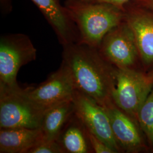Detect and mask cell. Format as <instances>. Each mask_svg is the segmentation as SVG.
I'll list each match as a JSON object with an SVG mask.
<instances>
[{
  "instance_id": "16",
  "label": "cell",
  "mask_w": 153,
  "mask_h": 153,
  "mask_svg": "<svg viewBox=\"0 0 153 153\" xmlns=\"http://www.w3.org/2000/svg\"><path fill=\"white\" fill-rule=\"evenodd\" d=\"M26 153H64L56 140H41Z\"/></svg>"
},
{
  "instance_id": "18",
  "label": "cell",
  "mask_w": 153,
  "mask_h": 153,
  "mask_svg": "<svg viewBox=\"0 0 153 153\" xmlns=\"http://www.w3.org/2000/svg\"><path fill=\"white\" fill-rule=\"evenodd\" d=\"M93 3H103L115 6L124 10V7L126 4L131 0H85Z\"/></svg>"
},
{
  "instance_id": "7",
  "label": "cell",
  "mask_w": 153,
  "mask_h": 153,
  "mask_svg": "<svg viewBox=\"0 0 153 153\" xmlns=\"http://www.w3.org/2000/svg\"><path fill=\"white\" fill-rule=\"evenodd\" d=\"M73 100L76 115L88 131L112 149L115 153H121L114 136L109 117L104 107L90 97L76 90Z\"/></svg>"
},
{
  "instance_id": "11",
  "label": "cell",
  "mask_w": 153,
  "mask_h": 153,
  "mask_svg": "<svg viewBox=\"0 0 153 153\" xmlns=\"http://www.w3.org/2000/svg\"><path fill=\"white\" fill-rule=\"evenodd\" d=\"M31 1L52 28L62 46L79 42L76 25L60 0Z\"/></svg>"
},
{
  "instance_id": "9",
  "label": "cell",
  "mask_w": 153,
  "mask_h": 153,
  "mask_svg": "<svg viewBox=\"0 0 153 153\" xmlns=\"http://www.w3.org/2000/svg\"><path fill=\"white\" fill-rule=\"evenodd\" d=\"M109 117L112 131L121 153L148 152L150 149L138 122L111 101L103 106Z\"/></svg>"
},
{
  "instance_id": "15",
  "label": "cell",
  "mask_w": 153,
  "mask_h": 153,
  "mask_svg": "<svg viewBox=\"0 0 153 153\" xmlns=\"http://www.w3.org/2000/svg\"><path fill=\"white\" fill-rule=\"evenodd\" d=\"M137 120L150 150L153 151V87L140 109Z\"/></svg>"
},
{
  "instance_id": "4",
  "label": "cell",
  "mask_w": 153,
  "mask_h": 153,
  "mask_svg": "<svg viewBox=\"0 0 153 153\" xmlns=\"http://www.w3.org/2000/svg\"><path fill=\"white\" fill-rule=\"evenodd\" d=\"M36 49L27 35H3L0 39V86L19 88L18 71L23 66L35 60Z\"/></svg>"
},
{
  "instance_id": "13",
  "label": "cell",
  "mask_w": 153,
  "mask_h": 153,
  "mask_svg": "<svg viewBox=\"0 0 153 153\" xmlns=\"http://www.w3.org/2000/svg\"><path fill=\"white\" fill-rule=\"evenodd\" d=\"M42 139L39 129H0V153H26Z\"/></svg>"
},
{
  "instance_id": "6",
  "label": "cell",
  "mask_w": 153,
  "mask_h": 153,
  "mask_svg": "<svg viewBox=\"0 0 153 153\" xmlns=\"http://www.w3.org/2000/svg\"><path fill=\"white\" fill-rule=\"evenodd\" d=\"M98 49L104 59L117 68L142 70L134 35L125 20L104 36Z\"/></svg>"
},
{
  "instance_id": "12",
  "label": "cell",
  "mask_w": 153,
  "mask_h": 153,
  "mask_svg": "<svg viewBox=\"0 0 153 153\" xmlns=\"http://www.w3.org/2000/svg\"><path fill=\"white\" fill-rule=\"evenodd\" d=\"M56 141L64 153H91L88 131L75 112L59 135Z\"/></svg>"
},
{
  "instance_id": "19",
  "label": "cell",
  "mask_w": 153,
  "mask_h": 153,
  "mask_svg": "<svg viewBox=\"0 0 153 153\" xmlns=\"http://www.w3.org/2000/svg\"><path fill=\"white\" fill-rule=\"evenodd\" d=\"M131 1L138 5L153 9V0H131Z\"/></svg>"
},
{
  "instance_id": "5",
  "label": "cell",
  "mask_w": 153,
  "mask_h": 153,
  "mask_svg": "<svg viewBox=\"0 0 153 153\" xmlns=\"http://www.w3.org/2000/svg\"><path fill=\"white\" fill-rule=\"evenodd\" d=\"M153 87L142 70L116 68L112 99L120 109L138 121V112Z\"/></svg>"
},
{
  "instance_id": "20",
  "label": "cell",
  "mask_w": 153,
  "mask_h": 153,
  "mask_svg": "<svg viewBox=\"0 0 153 153\" xmlns=\"http://www.w3.org/2000/svg\"><path fill=\"white\" fill-rule=\"evenodd\" d=\"M146 76L148 81L153 84V69L146 73Z\"/></svg>"
},
{
  "instance_id": "10",
  "label": "cell",
  "mask_w": 153,
  "mask_h": 153,
  "mask_svg": "<svg viewBox=\"0 0 153 153\" xmlns=\"http://www.w3.org/2000/svg\"><path fill=\"white\" fill-rule=\"evenodd\" d=\"M29 98L45 109L73 99L75 88L71 75L61 62L57 71L37 87L25 89Z\"/></svg>"
},
{
  "instance_id": "14",
  "label": "cell",
  "mask_w": 153,
  "mask_h": 153,
  "mask_svg": "<svg viewBox=\"0 0 153 153\" xmlns=\"http://www.w3.org/2000/svg\"><path fill=\"white\" fill-rule=\"evenodd\" d=\"M74 112L75 108L73 99L46 109L39 128L42 133V140H56Z\"/></svg>"
},
{
  "instance_id": "17",
  "label": "cell",
  "mask_w": 153,
  "mask_h": 153,
  "mask_svg": "<svg viewBox=\"0 0 153 153\" xmlns=\"http://www.w3.org/2000/svg\"><path fill=\"white\" fill-rule=\"evenodd\" d=\"M88 136L94 153H116L112 149L109 147L106 143L99 138L98 137L95 136L88 131Z\"/></svg>"
},
{
  "instance_id": "8",
  "label": "cell",
  "mask_w": 153,
  "mask_h": 153,
  "mask_svg": "<svg viewBox=\"0 0 153 153\" xmlns=\"http://www.w3.org/2000/svg\"><path fill=\"white\" fill-rule=\"evenodd\" d=\"M124 20L134 35L142 71L153 69V9L138 5L131 1L124 7Z\"/></svg>"
},
{
  "instance_id": "3",
  "label": "cell",
  "mask_w": 153,
  "mask_h": 153,
  "mask_svg": "<svg viewBox=\"0 0 153 153\" xmlns=\"http://www.w3.org/2000/svg\"><path fill=\"white\" fill-rule=\"evenodd\" d=\"M45 110L29 98L25 89L0 86V129H39Z\"/></svg>"
},
{
  "instance_id": "1",
  "label": "cell",
  "mask_w": 153,
  "mask_h": 153,
  "mask_svg": "<svg viewBox=\"0 0 153 153\" xmlns=\"http://www.w3.org/2000/svg\"><path fill=\"white\" fill-rule=\"evenodd\" d=\"M62 47V62L71 75L75 90L102 106L112 101L116 68L104 59L98 48L81 42Z\"/></svg>"
},
{
  "instance_id": "2",
  "label": "cell",
  "mask_w": 153,
  "mask_h": 153,
  "mask_svg": "<svg viewBox=\"0 0 153 153\" xmlns=\"http://www.w3.org/2000/svg\"><path fill=\"white\" fill-rule=\"evenodd\" d=\"M64 5L76 25L79 42L98 48L104 36L124 20V10L115 6L85 0H65Z\"/></svg>"
}]
</instances>
